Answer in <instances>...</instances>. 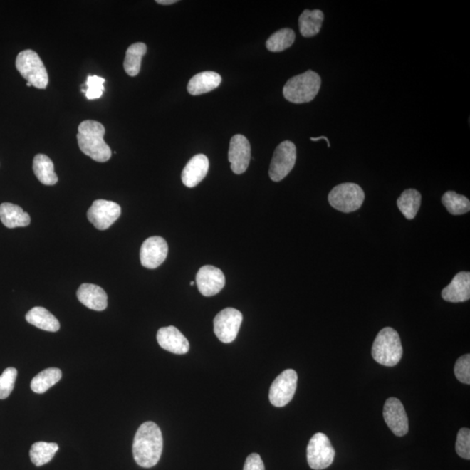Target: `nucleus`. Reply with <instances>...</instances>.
<instances>
[{
  "label": "nucleus",
  "mask_w": 470,
  "mask_h": 470,
  "mask_svg": "<svg viewBox=\"0 0 470 470\" xmlns=\"http://www.w3.org/2000/svg\"><path fill=\"white\" fill-rule=\"evenodd\" d=\"M26 320L33 326L48 332L60 330L61 324L53 313L41 307H35L26 313Z\"/></svg>",
  "instance_id": "obj_22"
},
{
  "label": "nucleus",
  "mask_w": 470,
  "mask_h": 470,
  "mask_svg": "<svg viewBox=\"0 0 470 470\" xmlns=\"http://www.w3.org/2000/svg\"><path fill=\"white\" fill-rule=\"evenodd\" d=\"M168 254V245L162 237L152 236L143 242L140 249V262L145 268L155 269L162 265Z\"/></svg>",
  "instance_id": "obj_13"
},
{
  "label": "nucleus",
  "mask_w": 470,
  "mask_h": 470,
  "mask_svg": "<svg viewBox=\"0 0 470 470\" xmlns=\"http://www.w3.org/2000/svg\"><path fill=\"white\" fill-rule=\"evenodd\" d=\"M163 450L162 430L156 423L144 422L135 434L132 454L136 464L142 468H152L158 464Z\"/></svg>",
  "instance_id": "obj_1"
},
{
  "label": "nucleus",
  "mask_w": 470,
  "mask_h": 470,
  "mask_svg": "<svg viewBox=\"0 0 470 470\" xmlns=\"http://www.w3.org/2000/svg\"><path fill=\"white\" fill-rule=\"evenodd\" d=\"M442 202L449 213L453 215L467 214L470 210L469 199L454 191L446 192L442 196Z\"/></svg>",
  "instance_id": "obj_30"
},
{
  "label": "nucleus",
  "mask_w": 470,
  "mask_h": 470,
  "mask_svg": "<svg viewBox=\"0 0 470 470\" xmlns=\"http://www.w3.org/2000/svg\"><path fill=\"white\" fill-rule=\"evenodd\" d=\"M243 470H265L263 461H262L260 454L256 453L251 454L246 458L244 469Z\"/></svg>",
  "instance_id": "obj_35"
},
{
  "label": "nucleus",
  "mask_w": 470,
  "mask_h": 470,
  "mask_svg": "<svg viewBox=\"0 0 470 470\" xmlns=\"http://www.w3.org/2000/svg\"><path fill=\"white\" fill-rule=\"evenodd\" d=\"M78 301L86 308L95 311H103L108 308V295L99 286L84 283L77 291Z\"/></svg>",
  "instance_id": "obj_19"
},
{
  "label": "nucleus",
  "mask_w": 470,
  "mask_h": 470,
  "mask_svg": "<svg viewBox=\"0 0 470 470\" xmlns=\"http://www.w3.org/2000/svg\"><path fill=\"white\" fill-rule=\"evenodd\" d=\"M442 297L449 303H464L470 299V273L460 272L449 286L442 290Z\"/></svg>",
  "instance_id": "obj_17"
},
{
  "label": "nucleus",
  "mask_w": 470,
  "mask_h": 470,
  "mask_svg": "<svg viewBox=\"0 0 470 470\" xmlns=\"http://www.w3.org/2000/svg\"><path fill=\"white\" fill-rule=\"evenodd\" d=\"M422 195L417 190L407 189L397 199V207L403 216L407 219H413L420 209Z\"/></svg>",
  "instance_id": "obj_26"
},
{
  "label": "nucleus",
  "mask_w": 470,
  "mask_h": 470,
  "mask_svg": "<svg viewBox=\"0 0 470 470\" xmlns=\"http://www.w3.org/2000/svg\"><path fill=\"white\" fill-rule=\"evenodd\" d=\"M296 147L291 141L281 142L274 151L269 167V177L273 182H279L287 177L296 162Z\"/></svg>",
  "instance_id": "obj_8"
},
{
  "label": "nucleus",
  "mask_w": 470,
  "mask_h": 470,
  "mask_svg": "<svg viewBox=\"0 0 470 470\" xmlns=\"http://www.w3.org/2000/svg\"><path fill=\"white\" fill-rule=\"evenodd\" d=\"M321 78L318 73L308 70L307 72L290 78L283 88L286 100L295 104L308 103L318 94Z\"/></svg>",
  "instance_id": "obj_4"
},
{
  "label": "nucleus",
  "mask_w": 470,
  "mask_h": 470,
  "mask_svg": "<svg viewBox=\"0 0 470 470\" xmlns=\"http://www.w3.org/2000/svg\"><path fill=\"white\" fill-rule=\"evenodd\" d=\"M402 355L403 348L398 333L392 328L382 329L372 347V356L375 362L385 367H395L401 360Z\"/></svg>",
  "instance_id": "obj_3"
},
{
  "label": "nucleus",
  "mask_w": 470,
  "mask_h": 470,
  "mask_svg": "<svg viewBox=\"0 0 470 470\" xmlns=\"http://www.w3.org/2000/svg\"><path fill=\"white\" fill-rule=\"evenodd\" d=\"M454 375L460 382L470 384V355L461 356L454 365Z\"/></svg>",
  "instance_id": "obj_34"
},
{
  "label": "nucleus",
  "mask_w": 470,
  "mask_h": 470,
  "mask_svg": "<svg viewBox=\"0 0 470 470\" xmlns=\"http://www.w3.org/2000/svg\"><path fill=\"white\" fill-rule=\"evenodd\" d=\"M251 146L248 139L241 135L233 136L230 140L229 160L235 174L245 172L249 166Z\"/></svg>",
  "instance_id": "obj_15"
},
{
  "label": "nucleus",
  "mask_w": 470,
  "mask_h": 470,
  "mask_svg": "<svg viewBox=\"0 0 470 470\" xmlns=\"http://www.w3.org/2000/svg\"><path fill=\"white\" fill-rule=\"evenodd\" d=\"M27 86H31V85L29 83V82H27Z\"/></svg>",
  "instance_id": "obj_39"
},
{
  "label": "nucleus",
  "mask_w": 470,
  "mask_h": 470,
  "mask_svg": "<svg viewBox=\"0 0 470 470\" xmlns=\"http://www.w3.org/2000/svg\"><path fill=\"white\" fill-rule=\"evenodd\" d=\"M62 372L60 368L49 367L38 373L31 380V389L35 393L43 394L61 381Z\"/></svg>",
  "instance_id": "obj_27"
},
{
  "label": "nucleus",
  "mask_w": 470,
  "mask_h": 470,
  "mask_svg": "<svg viewBox=\"0 0 470 470\" xmlns=\"http://www.w3.org/2000/svg\"><path fill=\"white\" fill-rule=\"evenodd\" d=\"M456 450L458 456L464 459H470V430L461 429L457 434Z\"/></svg>",
  "instance_id": "obj_33"
},
{
  "label": "nucleus",
  "mask_w": 470,
  "mask_h": 470,
  "mask_svg": "<svg viewBox=\"0 0 470 470\" xmlns=\"http://www.w3.org/2000/svg\"><path fill=\"white\" fill-rule=\"evenodd\" d=\"M0 221L7 229H15L28 226L31 218L21 207L6 202L0 205Z\"/></svg>",
  "instance_id": "obj_21"
},
{
  "label": "nucleus",
  "mask_w": 470,
  "mask_h": 470,
  "mask_svg": "<svg viewBox=\"0 0 470 470\" xmlns=\"http://www.w3.org/2000/svg\"><path fill=\"white\" fill-rule=\"evenodd\" d=\"M157 340L163 350L175 355H185L189 351L188 340L174 326L162 328L157 333Z\"/></svg>",
  "instance_id": "obj_16"
},
{
  "label": "nucleus",
  "mask_w": 470,
  "mask_h": 470,
  "mask_svg": "<svg viewBox=\"0 0 470 470\" xmlns=\"http://www.w3.org/2000/svg\"><path fill=\"white\" fill-rule=\"evenodd\" d=\"M296 41V33L292 29L283 28L276 31L266 41V46L270 52L280 53L289 48Z\"/></svg>",
  "instance_id": "obj_29"
},
{
  "label": "nucleus",
  "mask_w": 470,
  "mask_h": 470,
  "mask_svg": "<svg viewBox=\"0 0 470 470\" xmlns=\"http://www.w3.org/2000/svg\"><path fill=\"white\" fill-rule=\"evenodd\" d=\"M365 194L357 184L343 183L335 187L328 194V202L335 209L348 214L362 206Z\"/></svg>",
  "instance_id": "obj_6"
},
{
  "label": "nucleus",
  "mask_w": 470,
  "mask_h": 470,
  "mask_svg": "<svg viewBox=\"0 0 470 470\" xmlns=\"http://www.w3.org/2000/svg\"><path fill=\"white\" fill-rule=\"evenodd\" d=\"M324 21V14L320 10H305L299 18L301 34L311 38L320 33Z\"/></svg>",
  "instance_id": "obj_23"
},
{
  "label": "nucleus",
  "mask_w": 470,
  "mask_h": 470,
  "mask_svg": "<svg viewBox=\"0 0 470 470\" xmlns=\"http://www.w3.org/2000/svg\"><path fill=\"white\" fill-rule=\"evenodd\" d=\"M310 140H313V141H317V140H326V142L328 144V147H330V143H329V140L327 138V137L320 136V137H318V138H313V137H311Z\"/></svg>",
  "instance_id": "obj_37"
},
{
  "label": "nucleus",
  "mask_w": 470,
  "mask_h": 470,
  "mask_svg": "<svg viewBox=\"0 0 470 470\" xmlns=\"http://www.w3.org/2000/svg\"><path fill=\"white\" fill-rule=\"evenodd\" d=\"M157 3L160 5H172V4L177 3V0H157Z\"/></svg>",
  "instance_id": "obj_36"
},
{
  "label": "nucleus",
  "mask_w": 470,
  "mask_h": 470,
  "mask_svg": "<svg viewBox=\"0 0 470 470\" xmlns=\"http://www.w3.org/2000/svg\"><path fill=\"white\" fill-rule=\"evenodd\" d=\"M121 214L119 204L105 199H97L88 212L89 221L99 230L109 229Z\"/></svg>",
  "instance_id": "obj_11"
},
{
  "label": "nucleus",
  "mask_w": 470,
  "mask_h": 470,
  "mask_svg": "<svg viewBox=\"0 0 470 470\" xmlns=\"http://www.w3.org/2000/svg\"><path fill=\"white\" fill-rule=\"evenodd\" d=\"M190 285H191V286H194V281H191V282H190Z\"/></svg>",
  "instance_id": "obj_38"
},
{
  "label": "nucleus",
  "mask_w": 470,
  "mask_h": 470,
  "mask_svg": "<svg viewBox=\"0 0 470 470\" xmlns=\"http://www.w3.org/2000/svg\"><path fill=\"white\" fill-rule=\"evenodd\" d=\"M58 450V445L55 442H35L30 450L31 461L37 467H41L52 461Z\"/></svg>",
  "instance_id": "obj_28"
},
{
  "label": "nucleus",
  "mask_w": 470,
  "mask_h": 470,
  "mask_svg": "<svg viewBox=\"0 0 470 470\" xmlns=\"http://www.w3.org/2000/svg\"><path fill=\"white\" fill-rule=\"evenodd\" d=\"M196 284L202 296H216L225 287V276L221 269L214 266H204L196 276Z\"/></svg>",
  "instance_id": "obj_14"
},
{
  "label": "nucleus",
  "mask_w": 470,
  "mask_h": 470,
  "mask_svg": "<svg viewBox=\"0 0 470 470\" xmlns=\"http://www.w3.org/2000/svg\"><path fill=\"white\" fill-rule=\"evenodd\" d=\"M242 313L233 308L223 309L214 320V331L221 343H231L236 339L242 323Z\"/></svg>",
  "instance_id": "obj_10"
},
{
  "label": "nucleus",
  "mask_w": 470,
  "mask_h": 470,
  "mask_svg": "<svg viewBox=\"0 0 470 470\" xmlns=\"http://www.w3.org/2000/svg\"><path fill=\"white\" fill-rule=\"evenodd\" d=\"M298 375L295 370H287L274 380L269 390V401L277 407L288 405L297 389Z\"/></svg>",
  "instance_id": "obj_9"
},
{
  "label": "nucleus",
  "mask_w": 470,
  "mask_h": 470,
  "mask_svg": "<svg viewBox=\"0 0 470 470\" xmlns=\"http://www.w3.org/2000/svg\"><path fill=\"white\" fill-rule=\"evenodd\" d=\"M209 169V160L206 155L194 156L182 171V179L184 185L190 188L197 186L206 177Z\"/></svg>",
  "instance_id": "obj_18"
},
{
  "label": "nucleus",
  "mask_w": 470,
  "mask_h": 470,
  "mask_svg": "<svg viewBox=\"0 0 470 470\" xmlns=\"http://www.w3.org/2000/svg\"><path fill=\"white\" fill-rule=\"evenodd\" d=\"M147 46L144 43H135L128 47L124 61V69L129 76L138 75L141 68V61L147 53Z\"/></svg>",
  "instance_id": "obj_25"
},
{
  "label": "nucleus",
  "mask_w": 470,
  "mask_h": 470,
  "mask_svg": "<svg viewBox=\"0 0 470 470\" xmlns=\"http://www.w3.org/2000/svg\"><path fill=\"white\" fill-rule=\"evenodd\" d=\"M335 450L323 433H316L308 442L307 459L309 467L315 470L327 469L335 460Z\"/></svg>",
  "instance_id": "obj_7"
},
{
  "label": "nucleus",
  "mask_w": 470,
  "mask_h": 470,
  "mask_svg": "<svg viewBox=\"0 0 470 470\" xmlns=\"http://www.w3.org/2000/svg\"><path fill=\"white\" fill-rule=\"evenodd\" d=\"M78 144L82 152L98 162H105L111 158V149L104 140L103 125L94 120H85L78 125Z\"/></svg>",
  "instance_id": "obj_2"
},
{
  "label": "nucleus",
  "mask_w": 470,
  "mask_h": 470,
  "mask_svg": "<svg viewBox=\"0 0 470 470\" xmlns=\"http://www.w3.org/2000/svg\"><path fill=\"white\" fill-rule=\"evenodd\" d=\"M16 68L27 82L38 89H46L48 85V74L44 63L33 50L19 53L16 58Z\"/></svg>",
  "instance_id": "obj_5"
},
{
  "label": "nucleus",
  "mask_w": 470,
  "mask_h": 470,
  "mask_svg": "<svg viewBox=\"0 0 470 470\" xmlns=\"http://www.w3.org/2000/svg\"><path fill=\"white\" fill-rule=\"evenodd\" d=\"M18 371L14 367H7L0 375V400H5L14 389Z\"/></svg>",
  "instance_id": "obj_32"
},
{
  "label": "nucleus",
  "mask_w": 470,
  "mask_h": 470,
  "mask_svg": "<svg viewBox=\"0 0 470 470\" xmlns=\"http://www.w3.org/2000/svg\"><path fill=\"white\" fill-rule=\"evenodd\" d=\"M104 83L105 80L103 78L90 75L85 83L82 85L81 91L85 94V97L90 100L99 99L105 92Z\"/></svg>",
  "instance_id": "obj_31"
},
{
  "label": "nucleus",
  "mask_w": 470,
  "mask_h": 470,
  "mask_svg": "<svg viewBox=\"0 0 470 470\" xmlns=\"http://www.w3.org/2000/svg\"><path fill=\"white\" fill-rule=\"evenodd\" d=\"M383 418L395 436L402 437L409 432V418L399 399H387L383 407Z\"/></svg>",
  "instance_id": "obj_12"
},
{
  "label": "nucleus",
  "mask_w": 470,
  "mask_h": 470,
  "mask_svg": "<svg viewBox=\"0 0 470 470\" xmlns=\"http://www.w3.org/2000/svg\"><path fill=\"white\" fill-rule=\"evenodd\" d=\"M33 172L36 177L46 186H53L58 182V176L54 172V164L48 156L37 155L34 157Z\"/></svg>",
  "instance_id": "obj_24"
},
{
  "label": "nucleus",
  "mask_w": 470,
  "mask_h": 470,
  "mask_svg": "<svg viewBox=\"0 0 470 470\" xmlns=\"http://www.w3.org/2000/svg\"><path fill=\"white\" fill-rule=\"evenodd\" d=\"M221 83V77L215 72H202L191 78L187 85V91L191 95H201L216 89Z\"/></svg>",
  "instance_id": "obj_20"
}]
</instances>
